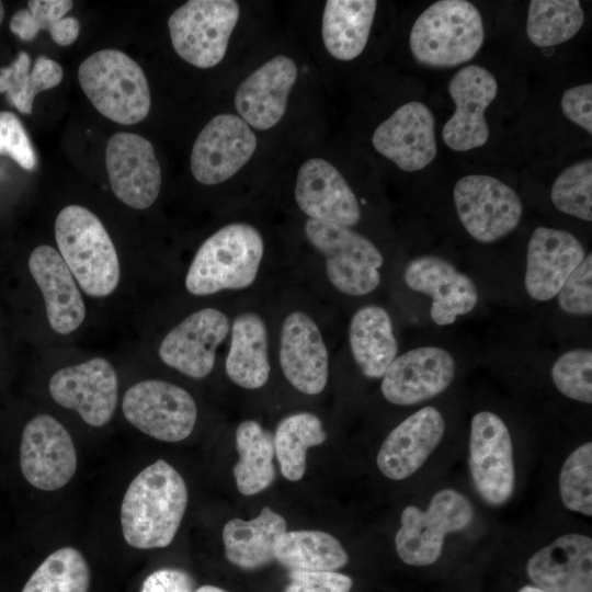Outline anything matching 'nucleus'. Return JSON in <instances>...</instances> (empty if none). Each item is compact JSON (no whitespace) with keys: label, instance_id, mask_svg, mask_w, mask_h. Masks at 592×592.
Returning <instances> with one entry per match:
<instances>
[{"label":"nucleus","instance_id":"6e6552de","mask_svg":"<svg viewBox=\"0 0 592 592\" xmlns=\"http://www.w3.org/2000/svg\"><path fill=\"white\" fill-rule=\"evenodd\" d=\"M239 14V4L234 0L186 1L168 20L174 50L197 68L218 65L226 54Z\"/></svg>","mask_w":592,"mask_h":592},{"label":"nucleus","instance_id":"c9c22d12","mask_svg":"<svg viewBox=\"0 0 592 592\" xmlns=\"http://www.w3.org/2000/svg\"><path fill=\"white\" fill-rule=\"evenodd\" d=\"M72 7L70 0H30L27 9L12 15L10 30L23 41H33L41 30H47L56 44L69 46L80 32L79 21L65 16Z\"/></svg>","mask_w":592,"mask_h":592},{"label":"nucleus","instance_id":"9d476101","mask_svg":"<svg viewBox=\"0 0 592 592\" xmlns=\"http://www.w3.org/2000/svg\"><path fill=\"white\" fill-rule=\"evenodd\" d=\"M122 409L136 429L163 442L186 439L197 419L193 397L185 389L159 379L133 385L123 397Z\"/></svg>","mask_w":592,"mask_h":592},{"label":"nucleus","instance_id":"a18cd8bd","mask_svg":"<svg viewBox=\"0 0 592 592\" xmlns=\"http://www.w3.org/2000/svg\"><path fill=\"white\" fill-rule=\"evenodd\" d=\"M568 119L592 134V84L583 83L567 89L560 101Z\"/></svg>","mask_w":592,"mask_h":592},{"label":"nucleus","instance_id":"f257e3e1","mask_svg":"<svg viewBox=\"0 0 592 592\" xmlns=\"http://www.w3.org/2000/svg\"><path fill=\"white\" fill-rule=\"evenodd\" d=\"M189 500L182 476L158 459L129 483L121 505L126 543L138 549L169 546L182 522Z\"/></svg>","mask_w":592,"mask_h":592},{"label":"nucleus","instance_id":"e433bc0d","mask_svg":"<svg viewBox=\"0 0 592 592\" xmlns=\"http://www.w3.org/2000/svg\"><path fill=\"white\" fill-rule=\"evenodd\" d=\"M583 22L584 12L578 0H532L526 33L538 47L556 46L571 39Z\"/></svg>","mask_w":592,"mask_h":592},{"label":"nucleus","instance_id":"c756f323","mask_svg":"<svg viewBox=\"0 0 592 592\" xmlns=\"http://www.w3.org/2000/svg\"><path fill=\"white\" fill-rule=\"evenodd\" d=\"M349 344L362 374L368 378H382L398 354L388 311L376 305L356 310L349 326Z\"/></svg>","mask_w":592,"mask_h":592},{"label":"nucleus","instance_id":"20e7f679","mask_svg":"<svg viewBox=\"0 0 592 592\" xmlns=\"http://www.w3.org/2000/svg\"><path fill=\"white\" fill-rule=\"evenodd\" d=\"M78 80L92 105L106 118L133 125L147 117L150 90L141 67L118 49H101L79 66Z\"/></svg>","mask_w":592,"mask_h":592},{"label":"nucleus","instance_id":"72a5a7b5","mask_svg":"<svg viewBox=\"0 0 592 592\" xmlns=\"http://www.w3.org/2000/svg\"><path fill=\"white\" fill-rule=\"evenodd\" d=\"M61 66L45 56H38L31 69V57L20 52L8 67L0 68V93H5L11 105L23 114H31L33 101L39 92L60 83Z\"/></svg>","mask_w":592,"mask_h":592},{"label":"nucleus","instance_id":"58836bf2","mask_svg":"<svg viewBox=\"0 0 592 592\" xmlns=\"http://www.w3.org/2000/svg\"><path fill=\"white\" fill-rule=\"evenodd\" d=\"M559 493L565 506L592 515V443L578 446L563 462L559 473Z\"/></svg>","mask_w":592,"mask_h":592},{"label":"nucleus","instance_id":"37998d69","mask_svg":"<svg viewBox=\"0 0 592 592\" xmlns=\"http://www.w3.org/2000/svg\"><path fill=\"white\" fill-rule=\"evenodd\" d=\"M0 155L9 156L26 171L34 170L37 164L36 153L23 124L9 111H0Z\"/></svg>","mask_w":592,"mask_h":592},{"label":"nucleus","instance_id":"bb28decb","mask_svg":"<svg viewBox=\"0 0 592 592\" xmlns=\"http://www.w3.org/2000/svg\"><path fill=\"white\" fill-rule=\"evenodd\" d=\"M29 269L43 294L52 329L59 334L77 330L86 318V307L59 252L48 244L36 247L30 255Z\"/></svg>","mask_w":592,"mask_h":592},{"label":"nucleus","instance_id":"c85d7f7f","mask_svg":"<svg viewBox=\"0 0 592 592\" xmlns=\"http://www.w3.org/2000/svg\"><path fill=\"white\" fill-rule=\"evenodd\" d=\"M286 526L285 519L269 506H264L261 513L250 521H228L223 530L227 559L246 570L258 569L272 562Z\"/></svg>","mask_w":592,"mask_h":592},{"label":"nucleus","instance_id":"ea45409f","mask_svg":"<svg viewBox=\"0 0 592 592\" xmlns=\"http://www.w3.org/2000/svg\"><path fill=\"white\" fill-rule=\"evenodd\" d=\"M550 197L557 209L582 219L592 220V161L576 162L555 180Z\"/></svg>","mask_w":592,"mask_h":592},{"label":"nucleus","instance_id":"f704fd0d","mask_svg":"<svg viewBox=\"0 0 592 592\" xmlns=\"http://www.w3.org/2000/svg\"><path fill=\"white\" fill-rule=\"evenodd\" d=\"M273 439L282 475L291 481H298L306 471L307 449L322 444L327 433L316 414L299 412L281 420Z\"/></svg>","mask_w":592,"mask_h":592},{"label":"nucleus","instance_id":"4c0bfd02","mask_svg":"<svg viewBox=\"0 0 592 592\" xmlns=\"http://www.w3.org/2000/svg\"><path fill=\"white\" fill-rule=\"evenodd\" d=\"M90 568L73 547L52 553L33 572L22 592H88Z\"/></svg>","mask_w":592,"mask_h":592},{"label":"nucleus","instance_id":"a19ab883","mask_svg":"<svg viewBox=\"0 0 592 592\" xmlns=\"http://www.w3.org/2000/svg\"><path fill=\"white\" fill-rule=\"evenodd\" d=\"M550 376L565 397L592 403V351L577 348L559 355L553 363Z\"/></svg>","mask_w":592,"mask_h":592},{"label":"nucleus","instance_id":"f3484780","mask_svg":"<svg viewBox=\"0 0 592 592\" xmlns=\"http://www.w3.org/2000/svg\"><path fill=\"white\" fill-rule=\"evenodd\" d=\"M448 92L455 112L442 130L445 145L455 151L481 147L490 134L483 113L498 93L494 76L479 65L463 67L451 79Z\"/></svg>","mask_w":592,"mask_h":592},{"label":"nucleus","instance_id":"de8ad7c7","mask_svg":"<svg viewBox=\"0 0 592 592\" xmlns=\"http://www.w3.org/2000/svg\"><path fill=\"white\" fill-rule=\"evenodd\" d=\"M194 592H228L221 588L215 587V585H202L198 589H196Z\"/></svg>","mask_w":592,"mask_h":592},{"label":"nucleus","instance_id":"b1692460","mask_svg":"<svg viewBox=\"0 0 592 592\" xmlns=\"http://www.w3.org/2000/svg\"><path fill=\"white\" fill-rule=\"evenodd\" d=\"M444 432L442 413L431 406L421 408L386 436L377 453V467L391 480L410 477L439 446Z\"/></svg>","mask_w":592,"mask_h":592},{"label":"nucleus","instance_id":"393cba45","mask_svg":"<svg viewBox=\"0 0 592 592\" xmlns=\"http://www.w3.org/2000/svg\"><path fill=\"white\" fill-rule=\"evenodd\" d=\"M534 585L548 592H592V539L567 533L537 550L526 563Z\"/></svg>","mask_w":592,"mask_h":592},{"label":"nucleus","instance_id":"0eeeda50","mask_svg":"<svg viewBox=\"0 0 592 592\" xmlns=\"http://www.w3.org/2000/svg\"><path fill=\"white\" fill-rule=\"evenodd\" d=\"M475 515L470 501L454 489H442L425 511L408 505L400 516L395 536L396 551L407 565L425 567L441 556L448 533L469 526Z\"/></svg>","mask_w":592,"mask_h":592},{"label":"nucleus","instance_id":"dca6fc26","mask_svg":"<svg viewBox=\"0 0 592 592\" xmlns=\"http://www.w3.org/2000/svg\"><path fill=\"white\" fill-rule=\"evenodd\" d=\"M456 373L453 355L440 346H420L397 356L382 377L387 401L412 406L444 392Z\"/></svg>","mask_w":592,"mask_h":592},{"label":"nucleus","instance_id":"49530a36","mask_svg":"<svg viewBox=\"0 0 592 592\" xmlns=\"http://www.w3.org/2000/svg\"><path fill=\"white\" fill-rule=\"evenodd\" d=\"M140 592H194V582L183 570L159 569L144 580Z\"/></svg>","mask_w":592,"mask_h":592},{"label":"nucleus","instance_id":"39448f33","mask_svg":"<svg viewBox=\"0 0 592 592\" xmlns=\"http://www.w3.org/2000/svg\"><path fill=\"white\" fill-rule=\"evenodd\" d=\"M485 37L478 9L465 0H440L425 9L410 32L414 58L431 67H454L475 57Z\"/></svg>","mask_w":592,"mask_h":592},{"label":"nucleus","instance_id":"2f4dec72","mask_svg":"<svg viewBox=\"0 0 592 592\" xmlns=\"http://www.w3.org/2000/svg\"><path fill=\"white\" fill-rule=\"evenodd\" d=\"M239 460L234 477L239 492L253 496L272 485L275 479L273 435L254 420L242 421L236 430Z\"/></svg>","mask_w":592,"mask_h":592},{"label":"nucleus","instance_id":"8fccbe9b","mask_svg":"<svg viewBox=\"0 0 592 592\" xmlns=\"http://www.w3.org/2000/svg\"><path fill=\"white\" fill-rule=\"evenodd\" d=\"M3 18H4V7H3L2 1H0V25L3 21Z\"/></svg>","mask_w":592,"mask_h":592},{"label":"nucleus","instance_id":"a878e982","mask_svg":"<svg viewBox=\"0 0 592 592\" xmlns=\"http://www.w3.org/2000/svg\"><path fill=\"white\" fill-rule=\"evenodd\" d=\"M296 64L278 55L254 70L238 87L235 106L241 118L257 129H269L283 117L297 79Z\"/></svg>","mask_w":592,"mask_h":592},{"label":"nucleus","instance_id":"7ed1b4c3","mask_svg":"<svg viewBox=\"0 0 592 592\" xmlns=\"http://www.w3.org/2000/svg\"><path fill=\"white\" fill-rule=\"evenodd\" d=\"M55 238L59 254L87 295L106 297L115 291L118 257L96 215L80 205L64 207L55 220Z\"/></svg>","mask_w":592,"mask_h":592},{"label":"nucleus","instance_id":"473e14b6","mask_svg":"<svg viewBox=\"0 0 592 592\" xmlns=\"http://www.w3.org/2000/svg\"><path fill=\"white\" fill-rule=\"evenodd\" d=\"M275 560L291 571H335L348 563L349 556L331 534L301 530L284 533L276 547Z\"/></svg>","mask_w":592,"mask_h":592},{"label":"nucleus","instance_id":"a211bd4d","mask_svg":"<svg viewBox=\"0 0 592 592\" xmlns=\"http://www.w3.org/2000/svg\"><path fill=\"white\" fill-rule=\"evenodd\" d=\"M230 331L227 316L215 308L197 310L171 329L159 346V357L185 376L201 379L214 368L218 345Z\"/></svg>","mask_w":592,"mask_h":592},{"label":"nucleus","instance_id":"1a4fd4ad","mask_svg":"<svg viewBox=\"0 0 592 592\" xmlns=\"http://www.w3.org/2000/svg\"><path fill=\"white\" fill-rule=\"evenodd\" d=\"M458 218L466 231L482 243L494 242L514 230L523 205L516 192L497 178L469 174L453 191Z\"/></svg>","mask_w":592,"mask_h":592},{"label":"nucleus","instance_id":"412c9836","mask_svg":"<svg viewBox=\"0 0 592 592\" xmlns=\"http://www.w3.org/2000/svg\"><path fill=\"white\" fill-rule=\"evenodd\" d=\"M280 363L285 378L298 391L320 394L328 383L329 354L315 320L303 311L288 314L282 325Z\"/></svg>","mask_w":592,"mask_h":592},{"label":"nucleus","instance_id":"4468645a","mask_svg":"<svg viewBox=\"0 0 592 592\" xmlns=\"http://www.w3.org/2000/svg\"><path fill=\"white\" fill-rule=\"evenodd\" d=\"M255 149L257 137L241 117L219 114L195 139L190 158L191 172L202 184L221 183L236 174Z\"/></svg>","mask_w":592,"mask_h":592},{"label":"nucleus","instance_id":"2eb2a0df","mask_svg":"<svg viewBox=\"0 0 592 592\" xmlns=\"http://www.w3.org/2000/svg\"><path fill=\"white\" fill-rule=\"evenodd\" d=\"M105 164L111 187L119 201L136 209L155 203L162 179L148 139L133 133L114 134L106 145Z\"/></svg>","mask_w":592,"mask_h":592},{"label":"nucleus","instance_id":"79ce46f5","mask_svg":"<svg viewBox=\"0 0 592 592\" xmlns=\"http://www.w3.org/2000/svg\"><path fill=\"white\" fill-rule=\"evenodd\" d=\"M557 301L560 309L572 316H590L592 314V254L583 261L565 281L558 291Z\"/></svg>","mask_w":592,"mask_h":592},{"label":"nucleus","instance_id":"7c9ffc66","mask_svg":"<svg viewBox=\"0 0 592 592\" xmlns=\"http://www.w3.org/2000/svg\"><path fill=\"white\" fill-rule=\"evenodd\" d=\"M377 8L375 0H328L321 24L323 44L335 59L349 61L364 50Z\"/></svg>","mask_w":592,"mask_h":592},{"label":"nucleus","instance_id":"423d86ee","mask_svg":"<svg viewBox=\"0 0 592 592\" xmlns=\"http://www.w3.org/2000/svg\"><path fill=\"white\" fill-rule=\"evenodd\" d=\"M305 235L326 257L328 280L339 292L363 296L378 287L384 258L369 239L350 227L310 218Z\"/></svg>","mask_w":592,"mask_h":592},{"label":"nucleus","instance_id":"09e8293b","mask_svg":"<svg viewBox=\"0 0 592 592\" xmlns=\"http://www.w3.org/2000/svg\"><path fill=\"white\" fill-rule=\"evenodd\" d=\"M517 592H548L536 585H524Z\"/></svg>","mask_w":592,"mask_h":592},{"label":"nucleus","instance_id":"4be33fe9","mask_svg":"<svg viewBox=\"0 0 592 592\" xmlns=\"http://www.w3.org/2000/svg\"><path fill=\"white\" fill-rule=\"evenodd\" d=\"M295 200L310 219L351 227L361 219L358 200L340 171L320 158L305 161L298 170Z\"/></svg>","mask_w":592,"mask_h":592},{"label":"nucleus","instance_id":"c03bdc74","mask_svg":"<svg viewBox=\"0 0 592 592\" xmlns=\"http://www.w3.org/2000/svg\"><path fill=\"white\" fill-rule=\"evenodd\" d=\"M285 592H350L353 581L337 571H300L288 573Z\"/></svg>","mask_w":592,"mask_h":592},{"label":"nucleus","instance_id":"ddd939ff","mask_svg":"<svg viewBox=\"0 0 592 592\" xmlns=\"http://www.w3.org/2000/svg\"><path fill=\"white\" fill-rule=\"evenodd\" d=\"M48 388L55 402L76 410L91 426L106 424L116 409L117 374L103 357L58 369L50 377Z\"/></svg>","mask_w":592,"mask_h":592},{"label":"nucleus","instance_id":"6ab92c4d","mask_svg":"<svg viewBox=\"0 0 592 592\" xmlns=\"http://www.w3.org/2000/svg\"><path fill=\"white\" fill-rule=\"evenodd\" d=\"M372 143L401 170H421L437 152L434 117L423 103L408 102L376 127Z\"/></svg>","mask_w":592,"mask_h":592},{"label":"nucleus","instance_id":"aec40b11","mask_svg":"<svg viewBox=\"0 0 592 592\" xmlns=\"http://www.w3.org/2000/svg\"><path fill=\"white\" fill-rule=\"evenodd\" d=\"M403 280L410 289L432 298L430 316L437 326L454 323L478 301L474 281L440 257L414 258L407 264Z\"/></svg>","mask_w":592,"mask_h":592},{"label":"nucleus","instance_id":"5701e85b","mask_svg":"<svg viewBox=\"0 0 592 592\" xmlns=\"http://www.w3.org/2000/svg\"><path fill=\"white\" fill-rule=\"evenodd\" d=\"M581 242L570 232L539 226L528 241L524 285L531 298L547 301L585 258Z\"/></svg>","mask_w":592,"mask_h":592},{"label":"nucleus","instance_id":"f03ea898","mask_svg":"<svg viewBox=\"0 0 592 592\" xmlns=\"http://www.w3.org/2000/svg\"><path fill=\"white\" fill-rule=\"evenodd\" d=\"M263 251L262 236L253 226L226 225L196 251L185 276V287L195 296L247 288L257 278Z\"/></svg>","mask_w":592,"mask_h":592},{"label":"nucleus","instance_id":"f8f14e48","mask_svg":"<svg viewBox=\"0 0 592 592\" xmlns=\"http://www.w3.org/2000/svg\"><path fill=\"white\" fill-rule=\"evenodd\" d=\"M20 467L29 483L44 491L62 488L77 469L75 444L66 428L48 414L30 420L22 433Z\"/></svg>","mask_w":592,"mask_h":592},{"label":"nucleus","instance_id":"cd10ccee","mask_svg":"<svg viewBox=\"0 0 592 592\" xmlns=\"http://www.w3.org/2000/svg\"><path fill=\"white\" fill-rule=\"evenodd\" d=\"M230 346L225 361L229 379L246 389L264 386L270 376L267 328L252 311L239 314L232 321Z\"/></svg>","mask_w":592,"mask_h":592},{"label":"nucleus","instance_id":"9b49d317","mask_svg":"<svg viewBox=\"0 0 592 592\" xmlns=\"http://www.w3.org/2000/svg\"><path fill=\"white\" fill-rule=\"evenodd\" d=\"M469 470L474 486L489 505L508 502L515 488L513 445L504 421L491 411L470 422Z\"/></svg>","mask_w":592,"mask_h":592}]
</instances>
